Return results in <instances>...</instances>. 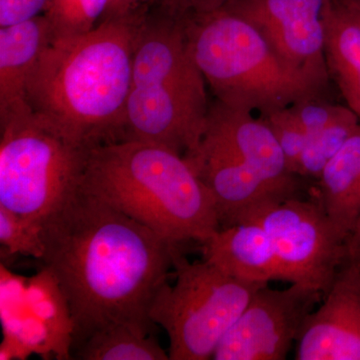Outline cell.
I'll return each instance as SVG.
<instances>
[{
  "instance_id": "obj_7",
  "label": "cell",
  "mask_w": 360,
  "mask_h": 360,
  "mask_svg": "<svg viewBox=\"0 0 360 360\" xmlns=\"http://www.w3.org/2000/svg\"><path fill=\"white\" fill-rule=\"evenodd\" d=\"M174 285L161 288L151 321L167 331L172 360H207L238 321L251 298L267 284L229 276L206 260L191 262L177 246Z\"/></svg>"
},
{
  "instance_id": "obj_16",
  "label": "cell",
  "mask_w": 360,
  "mask_h": 360,
  "mask_svg": "<svg viewBox=\"0 0 360 360\" xmlns=\"http://www.w3.org/2000/svg\"><path fill=\"white\" fill-rule=\"evenodd\" d=\"M27 303L30 311L44 322L53 345V356L73 359L75 321L70 303L51 270L41 266L27 278Z\"/></svg>"
},
{
  "instance_id": "obj_11",
  "label": "cell",
  "mask_w": 360,
  "mask_h": 360,
  "mask_svg": "<svg viewBox=\"0 0 360 360\" xmlns=\"http://www.w3.org/2000/svg\"><path fill=\"white\" fill-rule=\"evenodd\" d=\"M296 360H360V266L345 262L309 315Z\"/></svg>"
},
{
  "instance_id": "obj_13",
  "label": "cell",
  "mask_w": 360,
  "mask_h": 360,
  "mask_svg": "<svg viewBox=\"0 0 360 360\" xmlns=\"http://www.w3.org/2000/svg\"><path fill=\"white\" fill-rule=\"evenodd\" d=\"M52 39L44 14L0 27V118L30 110L28 82Z\"/></svg>"
},
{
  "instance_id": "obj_18",
  "label": "cell",
  "mask_w": 360,
  "mask_h": 360,
  "mask_svg": "<svg viewBox=\"0 0 360 360\" xmlns=\"http://www.w3.org/2000/svg\"><path fill=\"white\" fill-rule=\"evenodd\" d=\"M1 323L4 341L0 359H26L32 354L47 359L53 355V345L46 326L30 309Z\"/></svg>"
},
{
  "instance_id": "obj_19",
  "label": "cell",
  "mask_w": 360,
  "mask_h": 360,
  "mask_svg": "<svg viewBox=\"0 0 360 360\" xmlns=\"http://www.w3.org/2000/svg\"><path fill=\"white\" fill-rule=\"evenodd\" d=\"M110 0H51L44 16L53 39L91 32L103 21Z\"/></svg>"
},
{
  "instance_id": "obj_2",
  "label": "cell",
  "mask_w": 360,
  "mask_h": 360,
  "mask_svg": "<svg viewBox=\"0 0 360 360\" xmlns=\"http://www.w3.org/2000/svg\"><path fill=\"white\" fill-rule=\"evenodd\" d=\"M144 15L141 8L106 18L84 34L52 39L28 82L33 115L82 148L122 141Z\"/></svg>"
},
{
  "instance_id": "obj_15",
  "label": "cell",
  "mask_w": 360,
  "mask_h": 360,
  "mask_svg": "<svg viewBox=\"0 0 360 360\" xmlns=\"http://www.w3.org/2000/svg\"><path fill=\"white\" fill-rule=\"evenodd\" d=\"M319 200L345 236L356 221L355 200L360 181V125L322 170Z\"/></svg>"
},
{
  "instance_id": "obj_20",
  "label": "cell",
  "mask_w": 360,
  "mask_h": 360,
  "mask_svg": "<svg viewBox=\"0 0 360 360\" xmlns=\"http://www.w3.org/2000/svg\"><path fill=\"white\" fill-rule=\"evenodd\" d=\"M359 125V116L352 115L317 134L309 135L300 162V175L319 179L328 161L356 131Z\"/></svg>"
},
{
  "instance_id": "obj_23",
  "label": "cell",
  "mask_w": 360,
  "mask_h": 360,
  "mask_svg": "<svg viewBox=\"0 0 360 360\" xmlns=\"http://www.w3.org/2000/svg\"><path fill=\"white\" fill-rule=\"evenodd\" d=\"M296 120L302 125L307 136L321 131L329 125L355 115L348 106L322 103L317 98L307 99L290 106Z\"/></svg>"
},
{
  "instance_id": "obj_27",
  "label": "cell",
  "mask_w": 360,
  "mask_h": 360,
  "mask_svg": "<svg viewBox=\"0 0 360 360\" xmlns=\"http://www.w3.org/2000/svg\"><path fill=\"white\" fill-rule=\"evenodd\" d=\"M345 262L360 266V215L345 239Z\"/></svg>"
},
{
  "instance_id": "obj_9",
  "label": "cell",
  "mask_w": 360,
  "mask_h": 360,
  "mask_svg": "<svg viewBox=\"0 0 360 360\" xmlns=\"http://www.w3.org/2000/svg\"><path fill=\"white\" fill-rule=\"evenodd\" d=\"M323 296L322 291L300 283L285 290L262 286L220 341L213 359H286Z\"/></svg>"
},
{
  "instance_id": "obj_22",
  "label": "cell",
  "mask_w": 360,
  "mask_h": 360,
  "mask_svg": "<svg viewBox=\"0 0 360 360\" xmlns=\"http://www.w3.org/2000/svg\"><path fill=\"white\" fill-rule=\"evenodd\" d=\"M260 117L264 118L276 135L291 174L300 175V162L307 141V132L296 120L290 108Z\"/></svg>"
},
{
  "instance_id": "obj_14",
  "label": "cell",
  "mask_w": 360,
  "mask_h": 360,
  "mask_svg": "<svg viewBox=\"0 0 360 360\" xmlns=\"http://www.w3.org/2000/svg\"><path fill=\"white\" fill-rule=\"evenodd\" d=\"M326 58L329 75L360 120V13L340 0L328 16Z\"/></svg>"
},
{
  "instance_id": "obj_26",
  "label": "cell",
  "mask_w": 360,
  "mask_h": 360,
  "mask_svg": "<svg viewBox=\"0 0 360 360\" xmlns=\"http://www.w3.org/2000/svg\"><path fill=\"white\" fill-rule=\"evenodd\" d=\"M231 0H160L161 9L175 18L205 13L225 6Z\"/></svg>"
},
{
  "instance_id": "obj_17",
  "label": "cell",
  "mask_w": 360,
  "mask_h": 360,
  "mask_svg": "<svg viewBox=\"0 0 360 360\" xmlns=\"http://www.w3.org/2000/svg\"><path fill=\"white\" fill-rule=\"evenodd\" d=\"M80 360H168L153 335H146L125 326L101 329L72 352Z\"/></svg>"
},
{
  "instance_id": "obj_12",
  "label": "cell",
  "mask_w": 360,
  "mask_h": 360,
  "mask_svg": "<svg viewBox=\"0 0 360 360\" xmlns=\"http://www.w3.org/2000/svg\"><path fill=\"white\" fill-rule=\"evenodd\" d=\"M201 250L203 259L239 281H283L274 245L259 225L245 222L222 227L201 245Z\"/></svg>"
},
{
  "instance_id": "obj_25",
  "label": "cell",
  "mask_w": 360,
  "mask_h": 360,
  "mask_svg": "<svg viewBox=\"0 0 360 360\" xmlns=\"http://www.w3.org/2000/svg\"><path fill=\"white\" fill-rule=\"evenodd\" d=\"M51 0H0V27L44 15Z\"/></svg>"
},
{
  "instance_id": "obj_5",
  "label": "cell",
  "mask_w": 360,
  "mask_h": 360,
  "mask_svg": "<svg viewBox=\"0 0 360 360\" xmlns=\"http://www.w3.org/2000/svg\"><path fill=\"white\" fill-rule=\"evenodd\" d=\"M179 18L206 84L229 108L269 115L326 90V84L284 63L255 26L227 7Z\"/></svg>"
},
{
  "instance_id": "obj_21",
  "label": "cell",
  "mask_w": 360,
  "mask_h": 360,
  "mask_svg": "<svg viewBox=\"0 0 360 360\" xmlns=\"http://www.w3.org/2000/svg\"><path fill=\"white\" fill-rule=\"evenodd\" d=\"M0 243L8 255L32 257L40 260L44 255L41 227L0 205Z\"/></svg>"
},
{
  "instance_id": "obj_10",
  "label": "cell",
  "mask_w": 360,
  "mask_h": 360,
  "mask_svg": "<svg viewBox=\"0 0 360 360\" xmlns=\"http://www.w3.org/2000/svg\"><path fill=\"white\" fill-rule=\"evenodd\" d=\"M335 0H231L225 7L255 26L277 56L328 84L326 28Z\"/></svg>"
},
{
  "instance_id": "obj_4",
  "label": "cell",
  "mask_w": 360,
  "mask_h": 360,
  "mask_svg": "<svg viewBox=\"0 0 360 360\" xmlns=\"http://www.w3.org/2000/svg\"><path fill=\"white\" fill-rule=\"evenodd\" d=\"M205 78L189 51L181 20L146 13L135 41L122 141L155 144L184 156L205 134Z\"/></svg>"
},
{
  "instance_id": "obj_28",
  "label": "cell",
  "mask_w": 360,
  "mask_h": 360,
  "mask_svg": "<svg viewBox=\"0 0 360 360\" xmlns=\"http://www.w3.org/2000/svg\"><path fill=\"white\" fill-rule=\"evenodd\" d=\"M146 1L148 0H110L103 20L134 13L141 9Z\"/></svg>"
},
{
  "instance_id": "obj_24",
  "label": "cell",
  "mask_w": 360,
  "mask_h": 360,
  "mask_svg": "<svg viewBox=\"0 0 360 360\" xmlns=\"http://www.w3.org/2000/svg\"><path fill=\"white\" fill-rule=\"evenodd\" d=\"M0 269V319H11L27 311V278L16 276L4 266Z\"/></svg>"
},
{
  "instance_id": "obj_6",
  "label": "cell",
  "mask_w": 360,
  "mask_h": 360,
  "mask_svg": "<svg viewBox=\"0 0 360 360\" xmlns=\"http://www.w3.org/2000/svg\"><path fill=\"white\" fill-rule=\"evenodd\" d=\"M90 150L32 110L0 118V205L42 229L82 193Z\"/></svg>"
},
{
  "instance_id": "obj_29",
  "label": "cell",
  "mask_w": 360,
  "mask_h": 360,
  "mask_svg": "<svg viewBox=\"0 0 360 360\" xmlns=\"http://www.w3.org/2000/svg\"><path fill=\"white\" fill-rule=\"evenodd\" d=\"M342 4H347V6L352 7V8L356 9L360 13V0H340Z\"/></svg>"
},
{
  "instance_id": "obj_3",
  "label": "cell",
  "mask_w": 360,
  "mask_h": 360,
  "mask_svg": "<svg viewBox=\"0 0 360 360\" xmlns=\"http://www.w3.org/2000/svg\"><path fill=\"white\" fill-rule=\"evenodd\" d=\"M82 191L174 245L206 243L220 229L212 194L184 156L120 141L89 151Z\"/></svg>"
},
{
  "instance_id": "obj_1",
  "label": "cell",
  "mask_w": 360,
  "mask_h": 360,
  "mask_svg": "<svg viewBox=\"0 0 360 360\" xmlns=\"http://www.w3.org/2000/svg\"><path fill=\"white\" fill-rule=\"evenodd\" d=\"M41 233L40 264L58 279L75 321L72 352L110 326L153 335L151 307L179 245L84 191Z\"/></svg>"
},
{
  "instance_id": "obj_8",
  "label": "cell",
  "mask_w": 360,
  "mask_h": 360,
  "mask_svg": "<svg viewBox=\"0 0 360 360\" xmlns=\"http://www.w3.org/2000/svg\"><path fill=\"white\" fill-rule=\"evenodd\" d=\"M245 222L259 225L269 236L283 281L328 292L345 262L347 236L329 219L319 198L266 200L243 213L236 224Z\"/></svg>"
}]
</instances>
